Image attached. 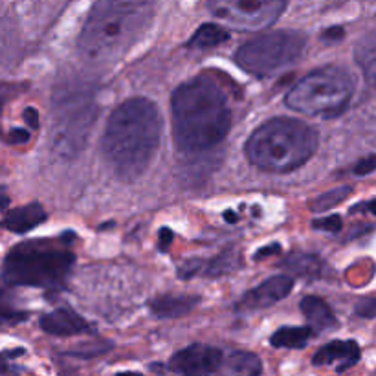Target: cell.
<instances>
[{"label":"cell","mask_w":376,"mask_h":376,"mask_svg":"<svg viewBox=\"0 0 376 376\" xmlns=\"http://www.w3.org/2000/svg\"><path fill=\"white\" fill-rule=\"evenodd\" d=\"M162 127L158 106L147 98L127 99L112 112L101 143L116 177L133 182L145 173L158 153Z\"/></svg>","instance_id":"6da1fadb"},{"label":"cell","mask_w":376,"mask_h":376,"mask_svg":"<svg viewBox=\"0 0 376 376\" xmlns=\"http://www.w3.org/2000/svg\"><path fill=\"white\" fill-rule=\"evenodd\" d=\"M155 0H98L79 35L81 57L92 65L121 59L149 28Z\"/></svg>","instance_id":"7a4b0ae2"},{"label":"cell","mask_w":376,"mask_h":376,"mask_svg":"<svg viewBox=\"0 0 376 376\" xmlns=\"http://www.w3.org/2000/svg\"><path fill=\"white\" fill-rule=\"evenodd\" d=\"M175 138L189 153L209 150L228 136L231 111L224 90L202 75L180 84L171 98Z\"/></svg>","instance_id":"3957f363"},{"label":"cell","mask_w":376,"mask_h":376,"mask_svg":"<svg viewBox=\"0 0 376 376\" xmlns=\"http://www.w3.org/2000/svg\"><path fill=\"white\" fill-rule=\"evenodd\" d=\"M318 149V134L296 118H274L255 128L246 143V156L268 173H288L306 164Z\"/></svg>","instance_id":"277c9868"},{"label":"cell","mask_w":376,"mask_h":376,"mask_svg":"<svg viewBox=\"0 0 376 376\" xmlns=\"http://www.w3.org/2000/svg\"><path fill=\"white\" fill-rule=\"evenodd\" d=\"M98 116L94 89L83 81L59 84L52 98V149L62 158H75L84 149Z\"/></svg>","instance_id":"5b68a950"},{"label":"cell","mask_w":376,"mask_h":376,"mask_svg":"<svg viewBox=\"0 0 376 376\" xmlns=\"http://www.w3.org/2000/svg\"><path fill=\"white\" fill-rule=\"evenodd\" d=\"M75 257L59 240H28L6 255L4 279L13 287L52 288L70 274Z\"/></svg>","instance_id":"8992f818"},{"label":"cell","mask_w":376,"mask_h":376,"mask_svg":"<svg viewBox=\"0 0 376 376\" xmlns=\"http://www.w3.org/2000/svg\"><path fill=\"white\" fill-rule=\"evenodd\" d=\"M354 94L353 75L340 67L310 72L287 94L284 103L299 114L336 118L349 106Z\"/></svg>","instance_id":"52a82bcc"},{"label":"cell","mask_w":376,"mask_h":376,"mask_svg":"<svg viewBox=\"0 0 376 376\" xmlns=\"http://www.w3.org/2000/svg\"><path fill=\"white\" fill-rule=\"evenodd\" d=\"M305 46L306 37L301 31H274L240 46L235 61L255 77H268L297 61Z\"/></svg>","instance_id":"ba28073f"},{"label":"cell","mask_w":376,"mask_h":376,"mask_svg":"<svg viewBox=\"0 0 376 376\" xmlns=\"http://www.w3.org/2000/svg\"><path fill=\"white\" fill-rule=\"evenodd\" d=\"M287 0H209V11L226 26L240 31H259L281 17Z\"/></svg>","instance_id":"9c48e42d"},{"label":"cell","mask_w":376,"mask_h":376,"mask_svg":"<svg viewBox=\"0 0 376 376\" xmlns=\"http://www.w3.org/2000/svg\"><path fill=\"white\" fill-rule=\"evenodd\" d=\"M222 358L224 356L217 347L195 343L178 350L169 360V369L180 376H211L219 371Z\"/></svg>","instance_id":"30bf717a"},{"label":"cell","mask_w":376,"mask_h":376,"mask_svg":"<svg viewBox=\"0 0 376 376\" xmlns=\"http://www.w3.org/2000/svg\"><path fill=\"white\" fill-rule=\"evenodd\" d=\"M294 279L290 275H274L262 281L259 287L252 288L243 299L237 303L239 312H255L272 306L277 301L284 299L288 294L292 292Z\"/></svg>","instance_id":"8fae6325"},{"label":"cell","mask_w":376,"mask_h":376,"mask_svg":"<svg viewBox=\"0 0 376 376\" xmlns=\"http://www.w3.org/2000/svg\"><path fill=\"white\" fill-rule=\"evenodd\" d=\"M360 356H362V350H360L356 341L334 340L321 347L314 354L312 363L318 365V367H325V365H334L336 363V371L345 372L347 369L354 367L360 362Z\"/></svg>","instance_id":"7c38bea8"},{"label":"cell","mask_w":376,"mask_h":376,"mask_svg":"<svg viewBox=\"0 0 376 376\" xmlns=\"http://www.w3.org/2000/svg\"><path fill=\"white\" fill-rule=\"evenodd\" d=\"M40 328L52 336H74V334H83L89 331L87 319L81 318L77 312H74L68 306L52 310L48 314L40 318Z\"/></svg>","instance_id":"4fadbf2b"},{"label":"cell","mask_w":376,"mask_h":376,"mask_svg":"<svg viewBox=\"0 0 376 376\" xmlns=\"http://www.w3.org/2000/svg\"><path fill=\"white\" fill-rule=\"evenodd\" d=\"M46 221V213L39 202L28 204L23 208H15L4 215L2 228L13 231V233H28L35 226L43 224Z\"/></svg>","instance_id":"5bb4252c"},{"label":"cell","mask_w":376,"mask_h":376,"mask_svg":"<svg viewBox=\"0 0 376 376\" xmlns=\"http://www.w3.org/2000/svg\"><path fill=\"white\" fill-rule=\"evenodd\" d=\"M200 297L197 296H160L149 303L150 312L160 319H173L182 318L189 314L191 310L199 305Z\"/></svg>","instance_id":"9a60e30c"},{"label":"cell","mask_w":376,"mask_h":376,"mask_svg":"<svg viewBox=\"0 0 376 376\" xmlns=\"http://www.w3.org/2000/svg\"><path fill=\"white\" fill-rule=\"evenodd\" d=\"M301 312L309 319L312 332H325L338 327V319L331 306L316 296H306L301 299Z\"/></svg>","instance_id":"2e32d148"},{"label":"cell","mask_w":376,"mask_h":376,"mask_svg":"<svg viewBox=\"0 0 376 376\" xmlns=\"http://www.w3.org/2000/svg\"><path fill=\"white\" fill-rule=\"evenodd\" d=\"M219 372L221 376H261L262 362L248 350H235L228 358H222Z\"/></svg>","instance_id":"e0dca14e"},{"label":"cell","mask_w":376,"mask_h":376,"mask_svg":"<svg viewBox=\"0 0 376 376\" xmlns=\"http://www.w3.org/2000/svg\"><path fill=\"white\" fill-rule=\"evenodd\" d=\"M312 334L310 327H283L272 334L270 343L275 349H303Z\"/></svg>","instance_id":"ac0fdd59"},{"label":"cell","mask_w":376,"mask_h":376,"mask_svg":"<svg viewBox=\"0 0 376 376\" xmlns=\"http://www.w3.org/2000/svg\"><path fill=\"white\" fill-rule=\"evenodd\" d=\"M228 39H230V33L224 28L219 26V24H204V26H200L195 31V35L191 37L189 48H215V46L224 45Z\"/></svg>","instance_id":"d6986e66"},{"label":"cell","mask_w":376,"mask_h":376,"mask_svg":"<svg viewBox=\"0 0 376 376\" xmlns=\"http://www.w3.org/2000/svg\"><path fill=\"white\" fill-rule=\"evenodd\" d=\"M356 61L362 67L363 74L367 77L369 84L375 83V74H376V43H375V33H369L365 39H362L356 46Z\"/></svg>","instance_id":"ffe728a7"},{"label":"cell","mask_w":376,"mask_h":376,"mask_svg":"<svg viewBox=\"0 0 376 376\" xmlns=\"http://www.w3.org/2000/svg\"><path fill=\"white\" fill-rule=\"evenodd\" d=\"M350 193H353V189H350L349 186L327 191V193L319 195L318 199L314 200V204H312V209H314V211H328V209L340 206V204L343 202L347 197H350Z\"/></svg>","instance_id":"44dd1931"},{"label":"cell","mask_w":376,"mask_h":376,"mask_svg":"<svg viewBox=\"0 0 376 376\" xmlns=\"http://www.w3.org/2000/svg\"><path fill=\"white\" fill-rule=\"evenodd\" d=\"M28 318L26 312H21L17 306L13 305V301L6 292L2 284H0V324H21Z\"/></svg>","instance_id":"7402d4cb"},{"label":"cell","mask_w":376,"mask_h":376,"mask_svg":"<svg viewBox=\"0 0 376 376\" xmlns=\"http://www.w3.org/2000/svg\"><path fill=\"white\" fill-rule=\"evenodd\" d=\"M288 266L292 268L296 274H303V275H319L321 272V261L318 257L312 255H305V253H296V255L288 261Z\"/></svg>","instance_id":"603a6c76"},{"label":"cell","mask_w":376,"mask_h":376,"mask_svg":"<svg viewBox=\"0 0 376 376\" xmlns=\"http://www.w3.org/2000/svg\"><path fill=\"white\" fill-rule=\"evenodd\" d=\"M26 353L24 349H11V350H4V353H0V375L2 376H17L18 369L15 367L13 360L18 358V356H23Z\"/></svg>","instance_id":"cb8c5ba5"},{"label":"cell","mask_w":376,"mask_h":376,"mask_svg":"<svg viewBox=\"0 0 376 376\" xmlns=\"http://www.w3.org/2000/svg\"><path fill=\"white\" fill-rule=\"evenodd\" d=\"M111 349V343H87V345H81L79 349L70 350V356H75V358H94L98 354L106 353Z\"/></svg>","instance_id":"d4e9b609"},{"label":"cell","mask_w":376,"mask_h":376,"mask_svg":"<svg viewBox=\"0 0 376 376\" xmlns=\"http://www.w3.org/2000/svg\"><path fill=\"white\" fill-rule=\"evenodd\" d=\"M312 226H314L316 230H324L327 231V233H338V231L343 228V222H341V219L338 217V215H332V217L316 219V221L312 222Z\"/></svg>","instance_id":"484cf974"},{"label":"cell","mask_w":376,"mask_h":376,"mask_svg":"<svg viewBox=\"0 0 376 376\" xmlns=\"http://www.w3.org/2000/svg\"><path fill=\"white\" fill-rule=\"evenodd\" d=\"M356 314H360L362 318H375L376 314V299L375 296H369L365 299H362L356 306Z\"/></svg>","instance_id":"4316f807"},{"label":"cell","mask_w":376,"mask_h":376,"mask_svg":"<svg viewBox=\"0 0 376 376\" xmlns=\"http://www.w3.org/2000/svg\"><path fill=\"white\" fill-rule=\"evenodd\" d=\"M6 140L13 145H24V143L30 142V131L28 128H13V131H9Z\"/></svg>","instance_id":"83f0119b"},{"label":"cell","mask_w":376,"mask_h":376,"mask_svg":"<svg viewBox=\"0 0 376 376\" xmlns=\"http://www.w3.org/2000/svg\"><path fill=\"white\" fill-rule=\"evenodd\" d=\"M376 167V158L375 156H367V158H363L356 167H354V175H358V177H367L375 171Z\"/></svg>","instance_id":"f1b7e54d"},{"label":"cell","mask_w":376,"mask_h":376,"mask_svg":"<svg viewBox=\"0 0 376 376\" xmlns=\"http://www.w3.org/2000/svg\"><path fill=\"white\" fill-rule=\"evenodd\" d=\"M171 240H173V231L169 230V228H162V230H160V240H158L160 252H167Z\"/></svg>","instance_id":"f546056e"},{"label":"cell","mask_w":376,"mask_h":376,"mask_svg":"<svg viewBox=\"0 0 376 376\" xmlns=\"http://www.w3.org/2000/svg\"><path fill=\"white\" fill-rule=\"evenodd\" d=\"M24 121H26L28 125H30L31 128H33V131H37V128H39V114H37V111L35 109H26V111H24Z\"/></svg>","instance_id":"4dcf8cb0"},{"label":"cell","mask_w":376,"mask_h":376,"mask_svg":"<svg viewBox=\"0 0 376 376\" xmlns=\"http://www.w3.org/2000/svg\"><path fill=\"white\" fill-rule=\"evenodd\" d=\"M341 37H343V30H341V28H328L324 33V39L327 40H336L341 39Z\"/></svg>","instance_id":"1f68e13d"},{"label":"cell","mask_w":376,"mask_h":376,"mask_svg":"<svg viewBox=\"0 0 376 376\" xmlns=\"http://www.w3.org/2000/svg\"><path fill=\"white\" fill-rule=\"evenodd\" d=\"M279 252V246L275 244V246H266L265 250H259V252L255 253V259H262V257L270 255V253H277Z\"/></svg>","instance_id":"d6a6232c"},{"label":"cell","mask_w":376,"mask_h":376,"mask_svg":"<svg viewBox=\"0 0 376 376\" xmlns=\"http://www.w3.org/2000/svg\"><path fill=\"white\" fill-rule=\"evenodd\" d=\"M8 204H9V197L6 195L4 191L0 189V209H4L6 206H8Z\"/></svg>","instance_id":"836d02e7"},{"label":"cell","mask_w":376,"mask_h":376,"mask_svg":"<svg viewBox=\"0 0 376 376\" xmlns=\"http://www.w3.org/2000/svg\"><path fill=\"white\" fill-rule=\"evenodd\" d=\"M116 376H143V375H140V372H133V371H125V372H118Z\"/></svg>","instance_id":"e575fe53"},{"label":"cell","mask_w":376,"mask_h":376,"mask_svg":"<svg viewBox=\"0 0 376 376\" xmlns=\"http://www.w3.org/2000/svg\"><path fill=\"white\" fill-rule=\"evenodd\" d=\"M224 215H226V221H228V222H235V221H237V219H235V215H233V213H230V211H226L224 213Z\"/></svg>","instance_id":"d590c367"},{"label":"cell","mask_w":376,"mask_h":376,"mask_svg":"<svg viewBox=\"0 0 376 376\" xmlns=\"http://www.w3.org/2000/svg\"><path fill=\"white\" fill-rule=\"evenodd\" d=\"M62 376H77V375H74V372H62Z\"/></svg>","instance_id":"8d00e7d4"},{"label":"cell","mask_w":376,"mask_h":376,"mask_svg":"<svg viewBox=\"0 0 376 376\" xmlns=\"http://www.w3.org/2000/svg\"><path fill=\"white\" fill-rule=\"evenodd\" d=\"M0 109H2V101H0Z\"/></svg>","instance_id":"74e56055"}]
</instances>
